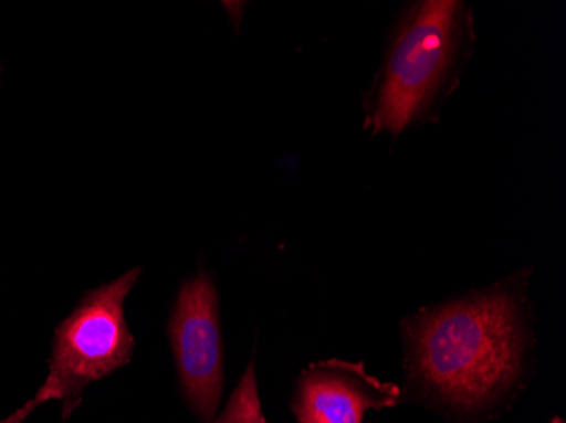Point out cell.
I'll list each match as a JSON object with an SVG mask.
<instances>
[{
	"instance_id": "2",
	"label": "cell",
	"mask_w": 566,
	"mask_h": 423,
	"mask_svg": "<svg viewBox=\"0 0 566 423\" xmlns=\"http://www.w3.org/2000/svg\"><path fill=\"white\" fill-rule=\"evenodd\" d=\"M475 41V19L467 2L407 4L365 92L364 129L397 138L416 124L432 123L457 91Z\"/></svg>"
},
{
	"instance_id": "6",
	"label": "cell",
	"mask_w": 566,
	"mask_h": 423,
	"mask_svg": "<svg viewBox=\"0 0 566 423\" xmlns=\"http://www.w3.org/2000/svg\"><path fill=\"white\" fill-rule=\"evenodd\" d=\"M214 423H266L260 403L259 384L254 377V362L248 364L240 383L234 388L224 412Z\"/></svg>"
},
{
	"instance_id": "3",
	"label": "cell",
	"mask_w": 566,
	"mask_h": 423,
	"mask_svg": "<svg viewBox=\"0 0 566 423\" xmlns=\"http://www.w3.org/2000/svg\"><path fill=\"white\" fill-rule=\"evenodd\" d=\"M132 269L109 285L94 289L59 327L50 374L30 402L0 423H21L38 406L62 400L65 412L92 383L113 373L132 358L135 340L124 319V300L138 282Z\"/></svg>"
},
{
	"instance_id": "1",
	"label": "cell",
	"mask_w": 566,
	"mask_h": 423,
	"mask_svg": "<svg viewBox=\"0 0 566 423\" xmlns=\"http://www.w3.org/2000/svg\"><path fill=\"white\" fill-rule=\"evenodd\" d=\"M523 278H511L406 319L410 383L450 412H486L526 371L531 348Z\"/></svg>"
},
{
	"instance_id": "5",
	"label": "cell",
	"mask_w": 566,
	"mask_h": 423,
	"mask_svg": "<svg viewBox=\"0 0 566 423\" xmlns=\"http://www.w3.org/2000/svg\"><path fill=\"white\" fill-rule=\"evenodd\" d=\"M399 387L368 373L361 362H316L297 381L294 412L298 423H364L368 410L389 409Z\"/></svg>"
},
{
	"instance_id": "4",
	"label": "cell",
	"mask_w": 566,
	"mask_h": 423,
	"mask_svg": "<svg viewBox=\"0 0 566 423\" xmlns=\"http://www.w3.org/2000/svg\"><path fill=\"white\" fill-rule=\"evenodd\" d=\"M178 378L200 423H214L224 387L219 300L206 273L184 283L170 320Z\"/></svg>"
}]
</instances>
